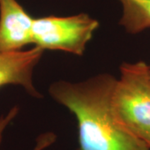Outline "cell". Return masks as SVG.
Masks as SVG:
<instances>
[{
  "mask_svg": "<svg viewBox=\"0 0 150 150\" xmlns=\"http://www.w3.org/2000/svg\"><path fill=\"white\" fill-rule=\"evenodd\" d=\"M123 6L119 24L130 33L150 28V0H118Z\"/></svg>",
  "mask_w": 150,
  "mask_h": 150,
  "instance_id": "8992f818",
  "label": "cell"
},
{
  "mask_svg": "<svg viewBox=\"0 0 150 150\" xmlns=\"http://www.w3.org/2000/svg\"><path fill=\"white\" fill-rule=\"evenodd\" d=\"M149 71L143 61L121 65L112 106L118 121L150 150Z\"/></svg>",
  "mask_w": 150,
  "mask_h": 150,
  "instance_id": "7a4b0ae2",
  "label": "cell"
},
{
  "mask_svg": "<svg viewBox=\"0 0 150 150\" xmlns=\"http://www.w3.org/2000/svg\"><path fill=\"white\" fill-rule=\"evenodd\" d=\"M98 26V22L86 13L34 18L33 43L43 51H64L81 56Z\"/></svg>",
  "mask_w": 150,
  "mask_h": 150,
  "instance_id": "3957f363",
  "label": "cell"
},
{
  "mask_svg": "<svg viewBox=\"0 0 150 150\" xmlns=\"http://www.w3.org/2000/svg\"><path fill=\"white\" fill-rule=\"evenodd\" d=\"M149 78H150V71H149Z\"/></svg>",
  "mask_w": 150,
  "mask_h": 150,
  "instance_id": "ba28073f",
  "label": "cell"
},
{
  "mask_svg": "<svg viewBox=\"0 0 150 150\" xmlns=\"http://www.w3.org/2000/svg\"><path fill=\"white\" fill-rule=\"evenodd\" d=\"M18 112V108L17 107H13L6 115L0 117V144L3 139V134L4 133V130L7 128V126L11 123V121L16 117Z\"/></svg>",
  "mask_w": 150,
  "mask_h": 150,
  "instance_id": "52a82bcc",
  "label": "cell"
},
{
  "mask_svg": "<svg viewBox=\"0 0 150 150\" xmlns=\"http://www.w3.org/2000/svg\"><path fill=\"white\" fill-rule=\"evenodd\" d=\"M43 50L34 46L29 50L0 53V88L22 86L33 97H40L33 82V74L42 58Z\"/></svg>",
  "mask_w": 150,
  "mask_h": 150,
  "instance_id": "5b68a950",
  "label": "cell"
},
{
  "mask_svg": "<svg viewBox=\"0 0 150 150\" xmlns=\"http://www.w3.org/2000/svg\"><path fill=\"white\" fill-rule=\"evenodd\" d=\"M117 79L103 74L79 83L59 81L49 88L78 123V150H149L115 117L112 98Z\"/></svg>",
  "mask_w": 150,
  "mask_h": 150,
  "instance_id": "6da1fadb",
  "label": "cell"
},
{
  "mask_svg": "<svg viewBox=\"0 0 150 150\" xmlns=\"http://www.w3.org/2000/svg\"><path fill=\"white\" fill-rule=\"evenodd\" d=\"M33 20L17 0H0V53L21 51L33 43Z\"/></svg>",
  "mask_w": 150,
  "mask_h": 150,
  "instance_id": "277c9868",
  "label": "cell"
}]
</instances>
